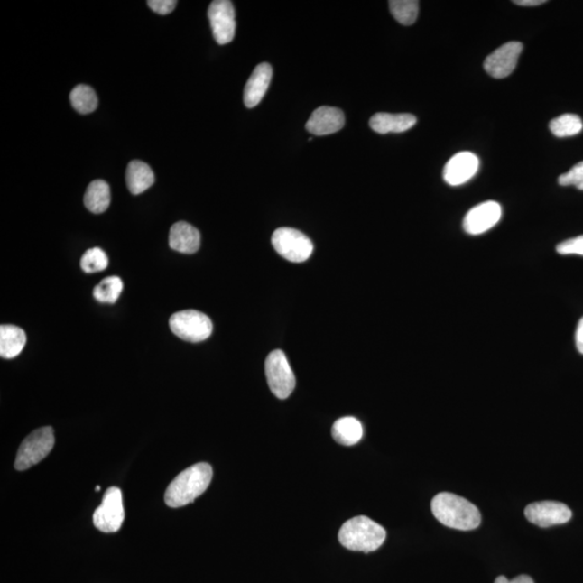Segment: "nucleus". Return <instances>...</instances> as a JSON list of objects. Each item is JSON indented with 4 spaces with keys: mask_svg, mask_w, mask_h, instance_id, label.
<instances>
[{
    "mask_svg": "<svg viewBox=\"0 0 583 583\" xmlns=\"http://www.w3.org/2000/svg\"><path fill=\"white\" fill-rule=\"evenodd\" d=\"M550 130L557 137H568L579 134L583 129L582 120L574 114H565L550 123Z\"/></svg>",
    "mask_w": 583,
    "mask_h": 583,
    "instance_id": "obj_24",
    "label": "nucleus"
},
{
    "mask_svg": "<svg viewBox=\"0 0 583 583\" xmlns=\"http://www.w3.org/2000/svg\"><path fill=\"white\" fill-rule=\"evenodd\" d=\"M522 51H523V45L519 42L504 43L486 58L484 69L494 79H505L514 73Z\"/></svg>",
    "mask_w": 583,
    "mask_h": 583,
    "instance_id": "obj_11",
    "label": "nucleus"
},
{
    "mask_svg": "<svg viewBox=\"0 0 583 583\" xmlns=\"http://www.w3.org/2000/svg\"><path fill=\"white\" fill-rule=\"evenodd\" d=\"M431 509L440 523L455 530L472 531L481 524V514L476 505L452 493L437 495Z\"/></svg>",
    "mask_w": 583,
    "mask_h": 583,
    "instance_id": "obj_1",
    "label": "nucleus"
},
{
    "mask_svg": "<svg viewBox=\"0 0 583 583\" xmlns=\"http://www.w3.org/2000/svg\"><path fill=\"white\" fill-rule=\"evenodd\" d=\"M213 36L219 45L232 42L236 32L235 8L228 0L212 2L208 11Z\"/></svg>",
    "mask_w": 583,
    "mask_h": 583,
    "instance_id": "obj_9",
    "label": "nucleus"
},
{
    "mask_svg": "<svg viewBox=\"0 0 583 583\" xmlns=\"http://www.w3.org/2000/svg\"><path fill=\"white\" fill-rule=\"evenodd\" d=\"M518 5H524V7H535V5L546 4V0H514V2Z\"/></svg>",
    "mask_w": 583,
    "mask_h": 583,
    "instance_id": "obj_32",
    "label": "nucleus"
},
{
    "mask_svg": "<svg viewBox=\"0 0 583 583\" xmlns=\"http://www.w3.org/2000/svg\"><path fill=\"white\" fill-rule=\"evenodd\" d=\"M125 180L131 194L140 195L155 183V175L148 164L134 161L126 169Z\"/></svg>",
    "mask_w": 583,
    "mask_h": 583,
    "instance_id": "obj_18",
    "label": "nucleus"
},
{
    "mask_svg": "<svg viewBox=\"0 0 583 583\" xmlns=\"http://www.w3.org/2000/svg\"><path fill=\"white\" fill-rule=\"evenodd\" d=\"M124 290V282L119 277H108L97 285L93 290V296L100 302L114 304L119 299L121 292Z\"/></svg>",
    "mask_w": 583,
    "mask_h": 583,
    "instance_id": "obj_25",
    "label": "nucleus"
},
{
    "mask_svg": "<svg viewBox=\"0 0 583 583\" xmlns=\"http://www.w3.org/2000/svg\"><path fill=\"white\" fill-rule=\"evenodd\" d=\"M111 205V190L106 180H97L88 186L85 206L92 213L106 212Z\"/></svg>",
    "mask_w": 583,
    "mask_h": 583,
    "instance_id": "obj_21",
    "label": "nucleus"
},
{
    "mask_svg": "<svg viewBox=\"0 0 583 583\" xmlns=\"http://www.w3.org/2000/svg\"><path fill=\"white\" fill-rule=\"evenodd\" d=\"M200 242V233L189 223H176L170 230L169 245L174 251L184 254H194L199 250Z\"/></svg>",
    "mask_w": 583,
    "mask_h": 583,
    "instance_id": "obj_16",
    "label": "nucleus"
},
{
    "mask_svg": "<svg viewBox=\"0 0 583 583\" xmlns=\"http://www.w3.org/2000/svg\"><path fill=\"white\" fill-rule=\"evenodd\" d=\"M344 113L337 107L321 106L312 113L306 129L318 136L337 134L344 128Z\"/></svg>",
    "mask_w": 583,
    "mask_h": 583,
    "instance_id": "obj_14",
    "label": "nucleus"
},
{
    "mask_svg": "<svg viewBox=\"0 0 583 583\" xmlns=\"http://www.w3.org/2000/svg\"><path fill=\"white\" fill-rule=\"evenodd\" d=\"M71 106L80 114H90L97 107V97L95 90L87 85L74 88L70 93Z\"/></svg>",
    "mask_w": 583,
    "mask_h": 583,
    "instance_id": "obj_22",
    "label": "nucleus"
},
{
    "mask_svg": "<svg viewBox=\"0 0 583 583\" xmlns=\"http://www.w3.org/2000/svg\"><path fill=\"white\" fill-rule=\"evenodd\" d=\"M559 184L562 186L573 185L583 190V162L576 164L568 173L560 175Z\"/></svg>",
    "mask_w": 583,
    "mask_h": 583,
    "instance_id": "obj_27",
    "label": "nucleus"
},
{
    "mask_svg": "<svg viewBox=\"0 0 583 583\" xmlns=\"http://www.w3.org/2000/svg\"><path fill=\"white\" fill-rule=\"evenodd\" d=\"M272 242L274 250L292 263H304L313 252L311 240L293 228H278L273 235Z\"/></svg>",
    "mask_w": 583,
    "mask_h": 583,
    "instance_id": "obj_7",
    "label": "nucleus"
},
{
    "mask_svg": "<svg viewBox=\"0 0 583 583\" xmlns=\"http://www.w3.org/2000/svg\"><path fill=\"white\" fill-rule=\"evenodd\" d=\"M495 583H535V582H533V580L531 578L530 576L522 575V576L516 577V578H514V580H509L505 578L504 576H500L498 577L496 581H495Z\"/></svg>",
    "mask_w": 583,
    "mask_h": 583,
    "instance_id": "obj_30",
    "label": "nucleus"
},
{
    "mask_svg": "<svg viewBox=\"0 0 583 583\" xmlns=\"http://www.w3.org/2000/svg\"><path fill=\"white\" fill-rule=\"evenodd\" d=\"M96 491H97V492L101 491V486H97V487H96Z\"/></svg>",
    "mask_w": 583,
    "mask_h": 583,
    "instance_id": "obj_33",
    "label": "nucleus"
},
{
    "mask_svg": "<svg viewBox=\"0 0 583 583\" xmlns=\"http://www.w3.org/2000/svg\"><path fill=\"white\" fill-rule=\"evenodd\" d=\"M147 4L158 14L166 15L172 13L178 2L175 0H150Z\"/></svg>",
    "mask_w": 583,
    "mask_h": 583,
    "instance_id": "obj_29",
    "label": "nucleus"
},
{
    "mask_svg": "<svg viewBox=\"0 0 583 583\" xmlns=\"http://www.w3.org/2000/svg\"><path fill=\"white\" fill-rule=\"evenodd\" d=\"M267 382L272 393L278 399H287L293 393L296 381L287 356L282 350H274L269 354L265 363Z\"/></svg>",
    "mask_w": 583,
    "mask_h": 583,
    "instance_id": "obj_6",
    "label": "nucleus"
},
{
    "mask_svg": "<svg viewBox=\"0 0 583 583\" xmlns=\"http://www.w3.org/2000/svg\"><path fill=\"white\" fill-rule=\"evenodd\" d=\"M332 436L339 444L352 447L360 442L363 437L361 422L355 417H343L334 422Z\"/></svg>",
    "mask_w": 583,
    "mask_h": 583,
    "instance_id": "obj_20",
    "label": "nucleus"
},
{
    "mask_svg": "<svg viewBox=\"0 0 583 583\" xmlns=\"http://www.w3.org/2000/svg\"><path fill=\"white\" fill-rule=\"evenodd\" d=\"M213 470L208 464L201 463L187 467L170 484L166 500L170 508H180L195 502L207 491L212 481Z\"/></svg>",
    "mask_w": 583,
    "mask_h": 583,
    "instance_id": "obj_2",
    "label": "nucleus"
},
{
    "mask_svg": "<svg viewBox=\"0 0 583 583\" xmlns=\"http://www.w3.org/2000/svg\"><path fill=\"white\" fill-rule=\"evenodd\" d=\"M389 8L399 23L409 26L417 20L420 3L417 0H392L389 2Z\"/></svg>",
    "mask_w": 583,
    "mask_h": 583,
    "instance_id": "obj_23",
    "label": "nucleus"
},
{
    "mask_svg": "<svg viewBox=\"0 0 583 583\" xmlns=\"http://www.w3.org/2000/svg\"><path fill=\"white\" fill-rule=\"evenodd\" d=\"M273 79V68L271 64L261 63L247 80L245 88L244 100L247 108L258 106L265 97L269 85Z\"/></svg>",
    "mask_w": 583,
    "mask_h": 583,
    "instance_id": "obj_15",
    "label": "nucleus"
},
{
    "mask_svg": "<svg viewBox=\"0 0 583 583\" xmlns=\"http://www.w3.org/2000/svg\"><path fill=\"white\" fill-rule=\"evenodd\" d=\"M526 519L539 527L562 525L570 521L571 510L557 502H539L528 504L524 511Z\"/></svg>",
    "mask_w": 583,
    "mask_h": 583,
    "instance_id": "obj_10",
    "label": "nucleus"
},
{
    "mask_svg": "<svg viewBox=\"0 0 583 583\" xmlns=\"http://www.w3.org/2000/svg\"><path fill=\"white\" fill-rule=\"evenodd\" d=\"M502 206L496 201H486L472 208L464 219V229L472 236L482 235L496 227L502 218Z\"/></svg>",
    "mask_w": 583,
    "mask_h": 583,
    "instance_id": "obj_12",
    "label": "nucleus"
},
{
    "mask_svg": "<svg viewBox=\"0 0 583 583\" xmlns=\"http://www.w3.org/2000/svg\"><path fill=\"white\" fill-rule=\"evenodd\" d=\"M80 266L82 271L87 273L106 271L108 267V256L100 247H93L82 255Z\"/></svg>",
    "mask_w": 583,
    "mask_h": 583,
    "instance_id": "obj_26",
    "label": "nucleus"
},
{
    "mask_svg": "<svg viewBox=\"0 0 583 583\" xmlns=\"http://www.w3.org/2000/svg\"><path fill=\"white\" fill-rule=\"evenodd\" d=\"M170 328L176 337L190 343H200L211 337L213 324L205 313L183 310L170 318Z\"/></svg>",
    "mask_w": 583,
    "mask_h": 583,
    "instance_id": "obj_5",
    "label": "nucleus"
},
{
    "mask_svg": "<svg viewBox=\"0 0 583 583\" xmlns=\"http://www.w3.org/2000/svg\"><path fill=\"white\" fill-rule=\"evenodd\" d=\"M54 432L51 427H43L32 432L18 450L14 467L16 470L24 471L46 458L54 447Z\"/></svg>",
    "mask_w": 583,
    "mask_h": 583,
    "instance_id": "obj_4",
    "label": "nucleus"
},
{
    "mask_svg": "<svg viewBox=\"0 0 583 583\" xmlns=\"http://www.w3.org/2000/svg\"><path fill=\"white\" fill-rule=\"evenodd\" d=\"M26 335L23 329L10 326L0 327V356L4 359H14L23 350Z\"/></svg>",
    "mask_w": 583,
    "mask_h": 583,
    "instance_id": "obj_19",
    "label": "nucleus"
},
{
    "mask_svg": "<svg viewBox=\"0 0 583 583\" xmlns=\"http://www.w3.org/2000/svg\"><path fill=\"white\" fill-rule=\"evenodd\" d=\"M576 346L577 349H578L580 354L583 355V318H581V320L578 323V327H577Z\"/></svg>",
    "mask_w": 583,
    "mask_h": 583,
    "instance_id": "obj_31",
    "label": "nucleus"
},
{
    "mask_svg": "<svg viewBox=\"0 0 583 583\" xmlns=\"http://www.w3.org/2000/svg\"><path fill=\"white\" fill-rule=\"evenodd\" d=\"M125 521L123 494L118 487L108 488L100 507L93 514V523L103 532H116Z\"/></svg>",
    "mask_w": 583,
    "mask_h": 583,
    "instance_id": "obj_8",
    "label": "nucleus"
},
{
    "mask_svg": "<svg viewBox=\"0 0 583 583\" xmlns=\"http://www.w3.org/2000/svg\"><path fill=\"white\" fill-rule=\"evenodd\" d=\"M557 252L560 255L583 256V236L562 242L557 246Z\"/></svg>",
    "mask_w": 583,
    "mask_h": 583,
    "instance_id": "obj_28",
    "label": "nucleus"
},
{
    "mask_svg": "<svg viewBox=\"0 0 583 583\" xmlns=\"http://www.w3.org/2000/svg\"><path fill=\"white\" fill-rule=\"evenodd\" d=\"M387 532L384 528L367 516H356L340 528V544L351 551L373 552L383 546Z\"/></svg>",
    "mask_w": 583,
    "mask_h": 583,
    "instance_id": "obj_3",
    "label": "nucleus"
},
{
    "mask_svg": "<svg viewBox=\"0 0 583 583\" xmlns=\"http://www.w3.org/2000/svg\"><path fill=\"white\" fill-rule=\"evenodd\" d=\"M480 162L475 153L461 152L445 164L443 178L450 186H460L470 180L477 172Z\"/></svg>",
    "mask_w": 583,
    "mask_h": 583,
    "instance_id": "obj_13",
    "label": "nucleus"
},
{
    "mask_svg": "<svg viewBox=\"0 0 583 583\" xmlns=\"http://www.w3.org/2000/svg\"><path fill=\"white\" fill-rule=\"evenodd\" d=\"M417 123L414 115L411 114H389L378 113L374 115L370 120V126L373 131L379 134H403L408 131Z\"/></svg>",
    "mask_w": 583,
    "mask_h": 583,
    "instance_id": "obj_17",
    "label": "nucleus"
}]
</instances>
